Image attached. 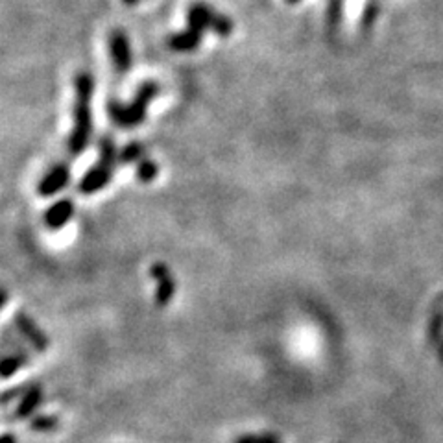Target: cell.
I'll return each mask as SVG.
<instances>
[{"label":"cell","mask_w":443,"mask_h":443,"mask_svg":"<svg viewBox=\"0 0 443 443\" xmlns=\"http://www.w3.org/2000/svg\"><path fill=\"white\" fill-rule=\"evenodd\" d=\"M440 355H442V358H443V340H442V347H440Z\"/></svg>","instance_id":"44dd1931"},{"label":"cell","mask_w":443,"mask_h":443,"mask_svg":"<svg viewBox=\"0 0 443 443\" xmlns=\"http://www.w3.org/2000/svg\"><path fill=\"white\" fill-rule=\"evenodd\" d=\"M235 443H279L276 436L271 434H249V436H242Z\"/></svg>","instance_id":"2e32d148"},{"label":"cell","mask_w":443,"mask_h":443,"mask_svg":"<svg viewBox=\"0 0 443 443\" xmlns=\"http://www.w3.org/2000/svg\"><path fill=\"white\" fill-rule=\"evenodd\" d=\"M150 276L157 281V292H156V301L159 307H165L168 303L172 301L174 292H176V283H174V277L168 270V266L165 262H156V265L150 268Z\"/></svg>","instance_id":"5b68a950"},{"label":"cell","mask_w":443,"mask_h":443,"mask_svg":"<svg viewBox=\"0 0 443 443\" xmlns=\"http://www.w3.org/2000/svg\"><path fill=\"white\" fill-rule=\"evenodd\" d=\"M72 215H74V206L71 200L56 201L54 206L49 207V211L44 212V224L50 229H61L63 226H67V222L71 220Z\"/></svg>","instance_id":"9c48e42d"},{"label":"cell","mask_w":443,"mask_h":443,"mask_svg":"<svg viewBox=\"0 0 443 443\" xmlns=\"http://www.w3.org/2000/svg\"><path fill=\"white\" fill-rule=\"evenodd\" d=\"M15 325L17 329L21 331V335L24 336L37 351H47V347H49V338H47V335L39 329L37 325H35V321H33L28 314L17 312Z\"/></svg>","instance_id":"8992f818"},{"label":"cell","mask_w":443,"mask_h":443,"mask_svg":"<svg viewBox=\"0 0 443 443\" xmlns=\"http://www.w3.org/2000/svg\"><path fill=\"white\" fill-rule=\"evenodd\" d=\"M109 54L115 69L119 72H128L131 67V49L128 35L122 30H113L109 35Z\"/></svg>","instance_id":"277c9868"},{"label":"cell","mask_w":443,"mask_h":443,"mask_svg":"<svg viewBox=\"0 0 443 443\" xmlns=\"http://www.w3.org/2000/svg\"><path fill=\"white\" fill-rule=\"evenodd\" d=\"M137 176H139V179H141L142 183H150V181H153L157 176L156 162L150 161V159H142V161L139 162V168H137Z\"/></svg>","instance_id":"4fadbf2b"},{"label":"cell","mask_w":443,"mask_h":443,"mask_svg":"<svg viewBox=\"0 0 443 443\" xmlns=\"http://www.w3.org/2000/svg\"><path fill=\"white\" fill-rule=\"evenodd\" d=\"M117 159V147L111 137H103L100 141V157H98L97 167L91 168L81 179L80 190L83 194H94L103 187H108L113 174V162Z\"/></svg>","instance_id":"3957f363"},{"label":"cell","mask_w":443,"mask_h":443,"mask_svg":"<svg viewBox=\"0 0 443 443\" xmlns=\"http://www.w3.org/2000/svg\"><path fill=\"white\" fill-rule=\"evenodd\" d=\"M142 157V144L139 142H130L128 147L122 148L119 159L122 162H137Z\"/></svg>","instance_id":"5bb4252c"},{"label":"cell","mask_w":443,"mask_h":443,"mask_svg":"<svg viewBox=\"0 0 443 443\" xmlns=\"http://www.w3.org/2000/svg\"><path fill=\"white\" fill-rule=\"evenodd\" d=\"M201 35H203V33L187 28L185 32L172 35L168 44H170V49L178 50V52H190V50H196L200 47Z\"/></svg>","instance_id":"30bf717a"},{"label":"cell","mask_w":443,"mask_h":443,"mask_svg":"<svg viewBox=\"0 0 443 443\" xmlns=\"http://www.w3.org/2000/svg\"><path fill=\"white\" fill-rule=\"evenodd\" d=\"M159 94V85L156 81H144L139 89H137L135 98L131 100L130 106L115 102L111 100L108 106V113L115 124L122 126V128H131V126H139L142 120L147 119L148 106L153 98Z\"/></svg>","instance_id":"7a4b0ae2"},{"label":"cell","mask_w":443,"mask_h":443,"mask_svg":"<svg viewBox=\"0 0 443 443\" xmlns=\"http://www.w3.org/2000/svg\"><path fill=\"white\" fill-rule=\"evenodd\" d=\"M288 4H297V2H301V0H287Z\"/></svg>","instance_id":"d6986e66"},{"label":"cell","mask_w":443,"mask_h":443,"mask_svg":"<svg viewBox=\"0 0 443 443\" xmlns=\"http://www.w3.org/2000/svg\"><path fill=\"white\" fill-rule=\"evenodd\" d=\"M74 124L69 139V151L72 156H80L91 141L94 78L89 72H80L74 80Z\"/></svg>","instance_id":"6da1fadb"},{"label":"cell","mask_w":443,"mask_h":443,"mask_svg":"<svg viewBox=\"0 0 443 443\" xmlns=\"http://www.w3.org/2000/svg\"><path fill=\"white\" fill-rule=\"evenodd\" d=\"M43 399V392H41V386H32V388L26 390V394L21 399L19 406H17V417H28L35 408L39 406Z\"/></svg>","instance_id":"8fae6325"},{"label":"cell","mask_w":443,"mask_h":443,"mask_svg":"<svg viewBox=\"0 0 443 443\" xmlns=\"http://www.w3.org/2000/svg\"><path fill=\"white\" fill-rule=\"evenodd\" d=\"M69 178H71V172H69V167L67 165H58L50 170L37 187V192L44 198L49 196H54L56 192H60L67 183H69Z\"/></svg>","instance_id":"52a82bcc"},{"label":"cell","mask_w":443,"mask_h":443,"mask_svg":"<svg viewBox=\"0 0 443 443\" xmlns=\"http://www.w3.org/2000/svg\"><path fill=\"white\" fill-rule=\"evenodd\" d=\"M2 443H17V440L11 436V434H4L2 436Z\"/></svg>","instance_id":"ac0fdd59"},{"label":"cell","mask_w":443,"mask_h":443,"mask_svg":"<svg viewBox=\"0 0 443 443\" xmlns=\"http://www.w3.org/2000/svg\"><path fill=\"white\" fill-rule=\"evenodd\" d=\"M217 11L206 4H194L189 8V15H187V24L190 30L203 33L209 28L212 30V24L217 21Z\"/></svg>","instance_id":"ba28073f"},{"label":"cell","mask_w":443,"mask_h":443,"mask_svg":"<svg viewBox=\"0 0 443 443\" xmlns=\"http://www.w3.org/2000/svg\"><path fill=\"white\" fill-rule=\"evenodd\" d=\"M24 362H26V358L22 357V355H15V357H6L4 360H2V377L8 378L11 377L13 373H17L19 369L24 366Z\"/></svg>","instance_id":"7c38bea8"},{"label":"cell","mask_w":443,"mask_h":443,"mask_svg":"<svg viewBox=\"0 0 443 443\" xmlns=\"http://www.w3.org/2000/svg\"><path fill=\"white\" fill-rule=\"evenodd\" d=\"M56 425H58V421H56L54 417H39V419H35V421L32 423V427L33 431H54Z\"/></svg>","instance_id":"e0dca14e"},{"label":"cell","mask_w":443,"mask_h":443,"mask_svg":"<svg viewBox=\"0 0 443 443\" xmlns=\"http://www.w3.org/2000/svg\"><path fill=\"white\" fill-rule=\"evenodd\" d=\"M128 4H135V2H139V0H126Z\"/></svg>","instance_id":"ffe728a7"},{"label":"cell","mask_w":443,"mask_h":443,"mask_svg":"<svg viewBox=\"0 0 443 443\" xmlns=\"http://www.w3.org/2000/svg\"><path fill=\"white\" fill-rule=\"evenodd\" d=\"M342 10H344V0H331L329 10H327V21L331 28H336L342 21Z\"/></svg>","instance_id":"9a60e30c"}]
</instances>
